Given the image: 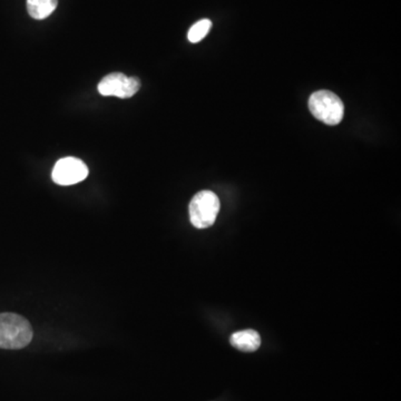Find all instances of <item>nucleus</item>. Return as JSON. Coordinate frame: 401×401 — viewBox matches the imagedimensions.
<instances>
[{
  "label": "nucleus",
  "instance_id": "obj_1",
  "mask_svg": "<svg viewBox=\"0 0 401 401\" xmlns=\"http://www.w3.org/2000/svg\"><path fill=\"white\" fill-rule=\"evenodd\" d=\"M33 329L29 321L16 313H0V348L23 349L33 339Z\"/></svg>",
  "mask_w": 401,
  "mask_h": 401
},
{
  "label": "nucleus",
  "instance_id": "obj_2",
  "mask_svg": "<svg viewBox=\"0 0 401 401\" xmlns=\"http://www.w3.org/2000/svg\"><path fill=\"white\" fill-rule=\"evenodd\" d=\"M309 110L317 120L330 126L338 125L345 115L343 100L330 90L313 93L309 98Z\"/></svg>",
  "mask_w": 401,
  "mask_h": 401
},
{
  "label": "nucleus",
  "instance_id": "obj_3",
  "mask_svg": "<svg viewBox=\"0 0 401 401\" xmlns=\"http://www.w3.org/2000/svg\"><path fill=\"white\" fill-rule=\"evenodd\" d=\"M220 199L212 191H201L189 203V220L197 229L210 228L220 212Z\"/></svg>",
  "mask_w": 401,
  "mask_h": 401
},
{
  "label": "nucleus",
  "instance_id": "obj_4",
  "mask_svg": "<svg viewBox=\"0 0 401 401\" xmlns=\"http://www.w3.org/2000/svg\"><path fill=\"white\" fill-rule=\"evenodd\" d=\"M98 88L103 96L130 98L140 90L141 82L137 77H127L123 73H110L100 80Z\"/></svg>",
  "mask_w": 401,
  "mask_h": 401
},
{
  "label": "nucleus",
  "instance_id": "obj_5",
  "mask_svg": "<svg viewBox=\"0 0 401 401\" xmlns=\"http://www.w3.org/2000/svg\"><path fill=\"white\" fill-rule=\"evenodd\" d=\"M88 175V167L82 160L65 157L55 164L51 177L56 184L62 187L77 184L84 181Z\"/></svg>",
  "mask_w": 401,
  "mask_h": 401
},
{
  "label": "nucleus",
  "instance_id": "obj_6",
  "mask_svg": "<svg viewBox=\"0 0 401 401\" xmlns=\"http://www.w3.org/2000/svg\"><path fill=\"white\" fill-rule=\"evenodd\" d=\"M230 343L235 349L243 353H254L260 348L261 337L256 330H242L231 335Z\"/></svg>",
  "mask_w": 401,
  "mask_h": 401
},
{
  "label": "nucleus",
  "instance_id": "obj_7",
  "mask_svg": "<svg viewBox=\"0 0 401 401\" xmlns=\"http://www.w3.org/2000/svg\"><path fill=\"white\" fill-rule=\"evenodd\" d=\"M58 0H27V11L31 17L43 21L56 11Z\"/></svg>",
  "mask_w": 401,
  "mask_h": 401
},
{
  "label": "nucleus",
  "instance_id": "obj_8",
  "mask_svg": "<svg viewBox=\"0 0 401 401\" xmlns=\"http://www.w3.org/2000/svg\"><path fill=\"white\" fill-rule=\"evenodd\" d=\"M211 27H212V21L210 19H202V21H197L189 28L187 38L191 43H199L207 36L209 31H211Z\"/></svg>",
  "mask_w": 401,
  "mask_h": 401
}]
</instances>
